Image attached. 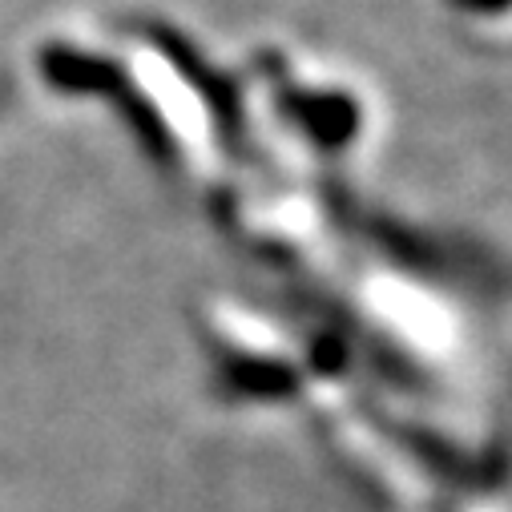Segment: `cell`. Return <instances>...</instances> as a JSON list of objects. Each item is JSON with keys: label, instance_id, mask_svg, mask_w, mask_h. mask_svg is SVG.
<instances>
[{"label": "cell", "instance_id": "6da1fadb", "mask_svg": "<svg viewBox=\"0 0 512 512\" xmlns=\"http://www.w3.org/2000/svg\"><path fill=\"white\" fill-rule=\"evenodd\" d=\"M198 331L214 396L226 404L299 412L347 400L355 343L343 327H315L263 303L214 299Z\"/></svg>", "mask_w": 512, "mask_h": 512}, {"label": "cell", "instance_id": "7a4b0ae2", "mask_svg": "<svg viewBox=\"0 0 512 512\" xmlns=\"http://www.w3.org/2000/svg\"><path fill=\"white\" fill-rule=\"evenodd\" d=\"M472 512H504V508H480V504H476V508H472Z\"/></svg>", "mask_w": 512, "mask_h": 512}]
</instances>
